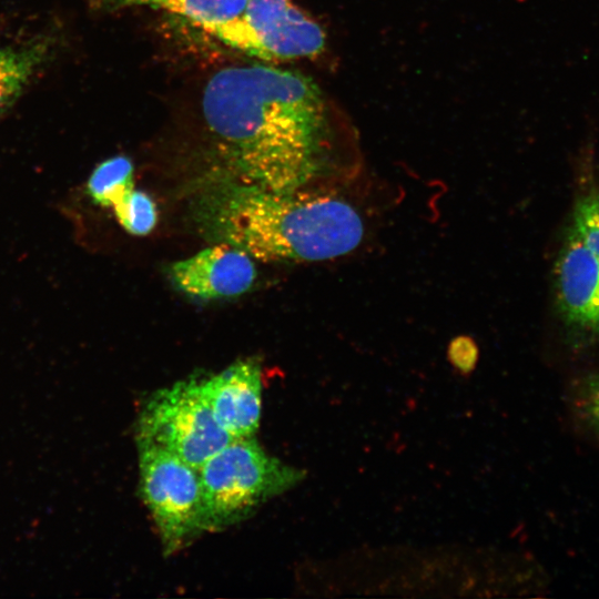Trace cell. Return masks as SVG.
<instances>
[{
	"label": "cell",
	"mask_w": 599,
	"mask_h": 599,
	"mask_svg": "<svg viewBox=\"0 0 599 599\" xmlns=\"http://www.w3.org/2000/svg\"><path fill=\"white\" fill-rule=\"evenodd\" d=\"M201 114L213 151L234 177L290 192L323 167L331 110L300 72L265 64L222 69L206 82Z\"/></svg>",
	"instance_id": "1"
},
{
	"label": "cell",
	"mask_w": 599,
	"mask_h": 599,
	"mask_svg": "<svg viewBox=\"0 0 599 599\" xmlns=\"http://www.w3.org/2000/svg\"><path fill=\"white\" fill-rule=\"evenodd\" d=\"M195 223L211 242L263 262H316L355 250L364 234L358 212L329 195L275 191L231 176L204 190Z\"/></svg>",
	"instance_id": "2"
},
{
	"label": "cell",
	"mask_w": 599,
	"mask_h": 599,
	"mask_svg": "<svg viewBox=\"0 0 599 599\" xmlns=\"http://www.w3.org/2000/svg\"><path fill=\"white\" fill-rule=\"evenodd\" d=\"M197 471L206 531L240 521L306 476L303 469L267 454L253 437L231 440Z\"/></svg>",
	"instance_id": "3"
},
{
	"label": "cell",
	"mask_w": 599,
	"mask_h": 599,
	"mask_svg": "<svg viewBox=\"0 0 599 599\" xmlns=\"http://www.w3.org/2000/svg\"><path fill=\"white\" fill-rule=\"evenodd\" d=\"M138 448L141 494L170 556L206 531L199 471L156 445L138 441Z\"/></svg>",
	"instance_id": "4"
},
{
	"label": "cell",
	"mask_w": 599,
	"mask_h": 599,
	"mask_svg": "<svg viewBox=\"0 0 599 599\" xmlns=\"http://www.w3.org/2000/svg\"><path fill=\"white\" fill-rule=\"evenodd\" d=\"M231 440L201 396L195 378L156 390L139 414L136 441L164 448L196 469Z\"/></svg>",
	"instance_id": "5"
},
{
	"label": "cell",
	"mask_w": 599,
	"mask_h": 599,
	"mask_svg": "<svg viewBox=\"0 0 599 599\" xmlns=\"http://www.w3.org/2000/svg\"><path fill=\"white\" fill-rule=\"evenodd\" d=\"M226 45L265 61H286L319 54L325 34L292 0H250Z\"/></svg>",
	"instance_id": "6"
},
{
	"label": "cell",
	"mask_w": 599,
	"mask_h": 599,
	"mask_svg": "<svg viewBox=\"0 0 599 599\" xmlns=\"http://www.w3.org/2000/svg\"><path fill=\"white\" fill-rule=\"evenodd\" d=\"M555 291L566 324L578 333L599 337V266L571 224L556 262Z\"/></svg>",
	"instance_id": "7"
},
{
	"label": "cell",
	"mask_w": 599,
	"mask_h": 599,
	"mask_svg": "<svg viewBox=\"0 0 599 599\" xmlns=\"http://www.w3.org/2000/svg\"><path fill=\"white\" fill-rule=\"evenodd\" d=\"M173 285L202 300L233 297L247 292L255 282L253 258L225 243H214L169 267Z\"/></svg>",
	"instance_id": "8"
},
{
	"label": "cell",
	"mask_w": 599,
	"mask_h": 599,
	"mask_svg": "<svg viewBox=\"0 0 599 599\" xmlns=\"http://www.w3.org/2000/svg\"><path fill=\"white\" fill-rule=\"evenodd\" d=\"M196 386L216 422L233 439L254 436L262 408L261 369L255 361H236L196 379Z\"/></svg>",
	"instance_id": "9"
},
{
	"label": "cell",
	"mask_w": 599,
	"mask_h": 599,
	"mask_svg": "<svg viewBox=\"0 0 599 599\" xmlns=\"http://www.w3.org/2000/svg\"><path fill=\"white\" fill-rule=\"evenodd\" d=\"M55 49L57 39L51 35L0 45V115L14 104Z\"/></svg>",
	"instance_id": "10"
},
{
	"label": "cell",
	"mask_w": 599,
	"mask_h": 599,
	"mask_svg": "<svg viewBox=\"0 0 599 599\" xmlns=\"http://www.w3.org/2000/svg\"><path fill=\"white\" fill-rule=\"evenodd\" d=\"M112 2L177 14L226 44L241 23L250 0H112Z\"/></svg>",
	"instance_id": "11"
},
{
	"label": "cell",
	"mask_w": 599,
	"mask_h": 599,
	"mask_svg": "<svg viewBox=\"0 0 599 599\" xmlns=\"http://www.w3.org/2000/svg\"><path fill=\"white\" fill-rule=\"evenodd\" d=\"M134 166L124 155L110 158L93 170L88 181L91 199L101 206L113 207L133 189Z\"/></svg>",
	"instance_id": "12"
},
{
	"label": "cell",
	"mask_w": 599,
	"mask_h": 599,
	"mask_svg": "<svg viewBox=\"0 0 599 599\" xmlns=\"http://www.w3.org/2000/svg\"><path fill=\"white\" fill-rule=\"evenodd\" d=\"M112 209L121 226L132 235H148L156 225V205L143 191L133 189Z\"/></svg>",
	"instance_id": "13"
},
{
	"label": "cell",
	"mask_w": 599,
	"mask_h": 599,
	"mask_svg": "<svg viewBox=\"0 0 599 599\" xmlns=\"http://www.w3.org/2000/svg\"><path fill=\"white\" fill-rule=\"evenodd\" d=\"M570 224L578 231L593 253L599 266V192L592 191L580 197L572 212Z\"/></svg>",
	"instance_id": "14"
},
{
	"label": "cell",
	"mask_w": 599,
	"mask_h": 599,
	"mask_svg": "<svg viewBox=\"0 0 599 599\" xmlns=\"http://www.w3.org/2000/svg\"><path fill=\"white\" fill-rule=\"evenodd\" d=\"M448 361L460 375H469L476 368L479 357L477 344L467 336L454 338L447 352Z\"/></svg>",
	"instance_id": "15"
},
{
	"label": "cell",
	"mask_w": 599,
	"mask_h": 599,
	"mask_svg": "<svg viewBox=\"0 0 599 599\" xmlns=\"http://www.w3.org/2000/svg\"><path fill=\"white\" fill-rule=\"evenodd\" d=\"M581 404L587 419L599 429V375L587 384Z\"/></svg>",
	"instance_id": "16"
}]
</instances>
